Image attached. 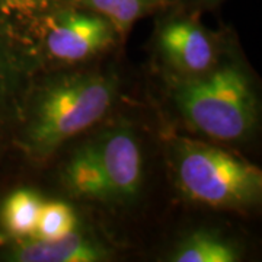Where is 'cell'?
I'll return each instance as SVG.
<instances>
[{
	"instance_id": "cell-1",
	"label": "cell",
	"mask_w": 262,
	"mask_h": 262,
	"mask_svg": "<svg viewBox=\"0 0 262 262\" xmlns=\"http://www.w3.org/2000/svg\"><path fill=\"white\" fill-rule=\"evenodd\" d=\"M117 80L102 73L66 76L37 96L25 143L38 159L53 155L64 141L88 130L111 108Z\"/></svg>"
},
{
	"instance_id": "cell-2",
	"label": "cell",
	"mask_w": 262,
	"mask_h": 262,
	"mask_svg": "<svg viewBox=\"0 0 262 262\" xmlns=\"http://www.w3.org/2000/svg\"><path fill=\"white\" fill-rule=\"evenodd\" d=\"M173 98L184 120L215 140L237 141L248 137L258 117L252 82L234 63L187 76L177 84Z\"/></svg>"
},
{
	"instance_id": "cell-3",
	"label": "cell",
	"mask_w": 262,
	"mask_h": 262,
	"mask_svg": "<svg viewBox=\"0 0 262 262\" xmlns=\"http://www.w3.org/2000/svg\"><path fill=\"white\" fill-rule=\"evenodd\" d=\"M170 156L178 187L196 203L239 208L261 198V169L236 155L213 144L177 139Z\"/></svg>"
},
{
	"instance_id": "cell-4",
	"label": "cell",
	"mask_w": 262,
	"mask_h": 262,
	"mask_svg": "<svg viewBox=\"0 0 262 262\" xmlns=\"http://www.w3.org/2000/svg\"><path fill=\"white\" fill-rule=\"evenodd\" d=\"M117 31L98 13L60 10L46 19L44 42L60 61H83L113 44Z\"/></svg>"
},
{
	"instance_id": "cell-5",
	"label": "cell",
	"mask_w": 262,
	"mask_h": 262,
	"mask_svg": "<svg viewBox=\"0 0 262 262\" xmlns=\"http://www.w3.org/2000/svg\"><path fill=\"white\" fill-rule=\"evenodd\" d=\"M110 192V201H127L139 194L143 160L137 137L128 127H113L94 141Z\"/></svg>"
},
{
	"instance_id": "cell-6",
	"label": "cell",
	"mask_w": 262,
	"mask_h": 262,
	"mask_svg": "<svg viewBox=\"0 0 262 262\" xmlns=\"http://www.w3.org/2000/svg\"><path fill=\"white\" fill-rule=\"evenodd\" d=\"M158 46L163 60L184 76L208 72L215 64L213 38L201 24L189 18H173L159 31Z\"/></svg>"
},
{
	"instance_id": "cell-7",
	"label": "cell",
	"mask_w": 262,
	"mask_h": 262,
	"mask_svg": "<svg viewBox=\"0 0 262 262\" xmlns=\"http://www.w3.org/2000/svg\"><path fill=\"white\" fill-rule=\"evenodd\" d=\"M19 262H96L105 259V251L75 232L54 241L37 239L19 246L13 252Z\"/></svg>"
},
{
	"instance_id": "cell-8",
	"label": "cell",
	"mask_w": 262,
	"mask_h": 262,
	"mask_svg": "<svg viewBox=\"0 0 262 262\" xmlns=\"http://www.w3.org/2000/svg\"><path fill=\"white\" fill-rule=\"evenodd\" d=\"M66 182L77 196L110 201V192L92 141L75 153L66 169Z\"/></svg>"
},
{
	"instance_id": "cell-9",
	"label": "cell",
	"mask_w": 262,
	"mask_h": 262,
	"mask_svg": "<svg viewBox=\"0 0 262 262\" xmlns=\"http://www.w3.org/2000/svg\"><path fill=\"white\" fill-rule=\"evenodd\" d=\"M42 204L41 196L31 189H18L12 192L2 207V222L8 233L16 237L37 233Z\"/></svg>"
},
{
	"instance_id": "cell-10",
	"label": "cell",
	"mask_w": 262,
	"mask_h": 262,
	"mask_svg": "<svg viewBox=\"0 0 262 262\" xmlns=\"http://www.w3.org/2000/svg\"><path fill=\"white\" fill-rule=\"evenodd\" d=\"M175 262H234L239 253L233 245L208 232H195L185 237L172 253Z\"/></svg>"
},
{
	"instance_id": "cell-11",
	"label": "cell",
	"mask_w": 262,
	"mask_h": 262,
	"mask_svg": "<svg viewBox=\"0 0 262 262\" xmlns=\"http://www.w3.org/2000/svg\"><path fill=\"white\" fill-rule=\"evenodd\" d=\"M89 10L106 19L117 32H125L160 0H79Z\"/></svg>"
},
{
	"instance_id": "cell-12",
	"label": "cell",
	"mask_w": 262,
	"mask_h": 262,
	"mask_svg": "<svg viewBox=\"0 0 262 262\" xmlns=\"http://www.w3.org/2000/svg\"><path fill=\"white\" fill-rule=\"evenodd\" d=\"M76 215L64 203L51 201L44 203L37 226V237L44 241H54L73 233L76 229Z\"/></svg>"
},
{
	"instance_id": "cell-13",
	"label": "cell",
	"mask_w": 262,
	"mask_h": 262,
	"mask_svg": "<svg viewBox=\"0 0 262 262\" xmlns=\"http://www.w3.org/2000/svg\"><path fill=\"white\" fill-rule=\"evenodd\" d=\"M61 0H0V13L10 16H32L51 9Z\"/></svg>"
},
{
	"instance_id": "cell-14",
	"label": "cell",
	"mask_w": 262,
	"mask_h": 262,
	"mask_svg": "<svg viewBox=\"0 0 262 262\" xmlns=\"http://www.w3.org/2000/svg\"><path fill=\"white\" fill-rule=\"evenodd\" d=\"M5 86H6V72H5V61H3V57L0 54V102H2V99H3Z\"/></svg>"
},
{
	"instance_id": "cell-15",
	"label": "cell",
	"mask_w": 262,
	"mask_h": 262,
	"mask_svg": "<svg viewBox=\"0 0 262 262\" xmlns=\"http://www.w3.org/2000/svg\"><path fill=\"white\" fill-rule=\"evenodd\" d=\"M189 3H196V5H213L215 2H220V0H185Z\"/></svg>"
}]
</instances>
